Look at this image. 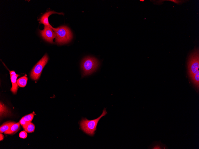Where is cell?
<instances>
[{
    "mask_svg": "<svg viewBox=\"0 0 199 149\" xmlns=\"http://www.w3.org/2000/svg\"><path fill=\"white\" fill-rule=\"evenodd\" d=\"M188 62L189 77L195 86L198 89L199 86V54L198 49H196L189 56Z\"/></svg>",
    "mask_w": 199,
    "mask_h": 149,
    "instance_id": "6da1fadb",
    "label": "cell"
},
{
    "mask_svg": "<svg viewBox=\"0 0 199 149\" xmlns=\"http://www.w3.org/2000/svg\"><path fill=\"white\" fill-rule=\"evenodd\" d=\"M107 114L106 109L104 108L101 116L96 119L89 120L86 118L83 119L80 123L81 130L86 134L93 136L97 130V125L99 121Z\"/></svg>",
    "mask_w": 199,
    "mask_h": 149,
    "instance_id": "7a4b0ae2",
    "label": "cell"
},
{
    "mask_svg": "<svg viewBox=\"0 0 199 149\" xmlns=\"http://www.w3.org/2000/svg\"><path fill=\"white\" fill-rule=\"evenodd\" d=\"M56 34V42L59 44L68 43L72 38V34L70 29L65 26H61L57 28H53Z\"/></svg>",
    "mask_w": 199,
    "mask_h": 149,
    "instance_id": "3957f363",
    "label": "cell"
},
{
    "mask_svg": "<svg viewBox=\"0 0 199 149\" xmlns=\"http://www.w3.org/2000/svg\"><path fill=\"white\" fill-rule=\"evenodd\" d=\"M99 65V61L95 58L88 57L84 58L82 60L81 66L83 76L90 75L95 71Z\"/></svg>",
    "mask_w": 199,
    "mask_h": 149,
    "instance_id": "277c9868",
    "label": "cell"
},
{
    "mask_svg": "<svg viewBox=\"0 0 199 149\" xmlns=\"http://www.w3.org/2000/svg\"><path fill=\"white\" fill-rule=\"evenodd\" d=\"M48 57L47 54L38 62L33 67L31 74V78L37 80L40 78L43 68L47 62Z\"/></svg>",
    "mask_w": 199,
    "mask_h": 149,
    "instance_id": "5b68a950",
    "label": "cell"
},
{
    "mask_svg": "<svg viewBox=\"0 0 199 149\" xmlns=\"http://www.w3.org/2000/svg\"><path fill=\"white\" fill-rule=\"evenodd\" d=\"M53 28L52 26H45L44 29L40 31L42 38L46 41L51 43H53V40L56 37Z\"/></svg>",
    "mask_w": 199,
    "mask_h": 149,
    "instance_id": "8992f818",
    "label": "cell"
},
{
    "mask_svg": "<svg viewBox=\"0 0 199 149\" xmlns=\"http://www.w3.org/2000/svg\"><path fill=\"white\" fill-rule=\"evenodd\" d=\"M10 79L12 85L11 91L14 94H17L18 90V84L17 83V78L19 76L14 71H10Z\"/></svg>",
    "mask_w": 199,
    "mask_h": 149,
    "instance_id": "52a82bcc",
    "label": "cell"
},
{
    "mask_svg": "<svg viewBox=\"0 0 199 149\" xmlns=\"http://www.w3.org/2000/svg\"><path fill=\"white\" fill-rule=\"evenodd\" d=\"M55 14L64 15L63 13H57V12L54 11H49L46 12L41 17L40 19V23L44 24L45 26L52 27L50 24L49 23L48 18L51 15Z\"/></svg>",
    "mask_w": 199,
    "mask_h": 149,
    "instance_id": "ba28073f",
    "label": "cell"
},
{
    "mask_svg": "<svg viewBox=\"0 0 199 149\" xmlns=\"http://www.w3.org/2000/svg\"><path fill=\"white\" fill-rule=\"evenodd\" d=\"M20 124L19 122L15 123L8 130L4 132V134H12L16 133L20 129Z\"/></svg>",
    "mask_w": 199,
    "mask_h": 149,
    "instance_id": "9c48e42d",
    "label": "cell"
},
{
    "mask_svg": "<svg viewBox=\"0 0 199 149\" xmlns=\"http://www.w3.org/2000/svg\"><path fill=\"white\" fill-rule=\"evenodd\" d=\"M15 123V122H14L8 121L4 123L0 128L1 133H4L8 130L11 126Z\"/></svg>",
    "mask_w": 199,
    "mask_h": 149,
    "instance_id": "30bf717a",
    "label": "cell"
},
{
    "mask_svg": "<svg viewBox=\"0 0 199 149\" xmlns=\"http://www.w3.org/2000/svg\"><path fill=\"white\" fill-rule=\"evenodd\" d=\"M28 78L26 76H24L19 78L17 80L18 85L21 87H24L27 84Z\"/></svg>",
    "mask_w": 199,
    "mask_h": 149,
    "instance_id": "8fae6325",
    "label": "cell"
},
{
    "mask_svg": "<svg viewBox=\"0 0 199 149\" xmlns=\"http://www.w3.org/2000/svg\"><path fill=\"white\" fill-rule=\"evenodd\" d=\"M23 128L26 132L31 133L34 132L35 127L33 124L30 122L28 123L26 126Z\"/></svg>",
    "mask_w": 199,
    "mask_h": 149,
    "instance_id": "7c38bea8",
    "label": "cell"
},
{
    "mask_svg": "<svg viewBox=\"0 0 199 149\" xmlns=\"http://www.w3.org/2000/svg\"><path fill=\"white\" fill-rule=\"evenodd\" d=\"M1 116H7L9 113V111L6 107L1 103Z\"/></svg>",
    "mask_w": 199,
    "mask_h": 149,
    "instance_id": "4fadbf2b",
    "label": "cell"
},
{
    "mask_svg": "<svg viewBox=\"0 0 199 149\" xmlns=\"http://www.w3.org/2000/svg\"><path fill=\"white\" fill-rule=\"evenodd\" d=\"M34 117V115L32 113L25 116L22 117L23 119L27 122H31Z\"/></svg>",
    "mask_w": 199,
    "mask_h": 149,
    "instance_id": "5bb4252c",
    "label": "cell"
},
{
    "mask_svg": "<svg viewBox=\"0 0 199 149\" xmlns=\"http://www.w3.org/2000/svg\"><path fill=\"white\" fill-rule=\"evenodd\" d=\"M27 134L26 131H22L19 134V137L23 139H26L27 137Z\"/></svg>",
    "mask_w": 199,
    "mask_h": 149,
    "instance_id": "9a60e30c",
    "label": "cell"
},
{
    "mask_svg": "<svg viewBox=\"0 0 199 149\" xmlns=\"http://www.w3.org/2000/svg\"><path fill=\"white\" fill-rule=\"evenodd\" d=\"M29 122H27L25 121L22 118L19 121V123L22 127L23 128L26 126L28 123Z\"/></svg>",
    "mask_w": 199,
    "mask_h": 149,
    "instance_id": "2e32d148",
    "label": "cell"
},
{
    "mask_svg": "<svg viewBox=\"0 0 199 149\" xmlns=\"http://www.w3.org/2000/svg\"><path fill=\"white\" fill-rule=\"evenodd\" d=\"M0 137H1V138H0V141H3L4 138V136L1 133V134H0Z\"/></svg>",
    "mask_w": 199,
    "mask_h": 149,
    "instance_id": "e0dca14e",
    "label": "cell"
},
{
    "mask_svg": "<svg viewBox=\"0 0 199 149\" xmlns=\"http://www.w3.org/2000/svg\"><path fill=\"white\" fill-rule=\"evenodd\" d=\"M162 147H160V145H157L155 146L153 148V149H162Z\"/></svg>",
    "mask_w": 199,
    "mask_h": 149,
    "instance_id": "ac0fdd59",
    "label": "cell"
}]
</instances>
